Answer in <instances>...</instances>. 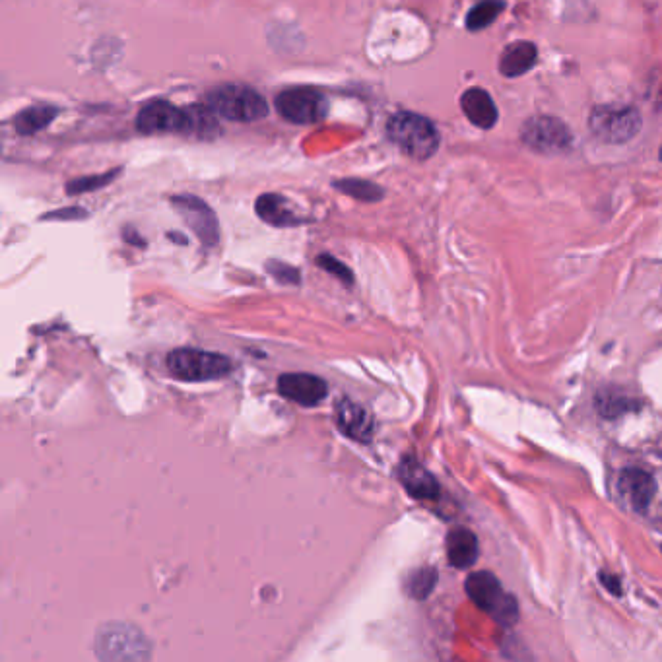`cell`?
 Returning <instances> with one entry per match:
<instances>
[{"instance_id": "6da1fadb", "label": "cell", "mask_w": 662, "mask_h": 662, "mask_svg": "<svg viewBox=\"0 0 662 662\" xmlns=\"http://www.w3.org/2000/svg\"><path fill=\"white\" fill-rule=\"evenodd\" d=\"M387 134L398 148L412 160L426 162L439 150V133L430 119L412 113L400 111L387 123Z\"/></svg>"}, {"instance_id": "7a4b0ae2", "label": "cell", "mask_w": 662, "mask_h": 662, "mask_svg": "<svg viewBox=\"0 0 662 662\" xmlns=\"http://www.w3.org/2000/svg\"><path fill=\"white\" fill-rule=\"evenodd\" d=\"M466 595L470 600L490 614L499 626L511 628L519 622V604L515 596L503 591L499 579L490 571H476L466 579Z\"/></svg>"}, {"instance_id": "3957f363", "label": "cell", "mask_w": 662, "mask_h": 662, "mask_svg": "<svg viewBox=\"0 0 662 662\" xmlns=\"http://www.w3.org/2000/svg\"><path fill=\"white\" fill-rule=\"evenodd\" d=\"M210 107L224 119L235 123H253L266 117L265 98L243 84H222L208 94Z\"/></svg>"}, {"instance_id": "277c9868", "label": "cell", "mask_w": 662, "mask_h": 662, "mask_svg": "<svg viewBox=\"0 0 662 662\" xmlns=\"http://www.w3.org/2000/svg\"><path fill=\"white\" fill-rule=\"evenodd\" d=\"M167 367L179 381L200 383L226 377L232 371V362L222 354L199 348H177L167 356Z\"/></svg>"}, {"instance_id": "5b68a950", "label": "cell", "mask_w": 662, "mask_h": 662, "mask_svg": "<svg viewBox=\"0 0 662 662\" xmlns=\"http://www.w3.org/2000/svg\"><path fill=\"white\" fill-rule=\"evenodd\" d=\"M641 115L629 105H598L589 117V129L604 144H626L641 131Z\"/></svg>"}, {"instance_id": "8992f818", "label": "cell", "mask_w": 662, "mask_h": 662, "mask_svg": "<svg viewBox=\"0 0 662 662\" xmlns=\"http://www.w3.org/2000/svg\"><path fill=\"white\" fill-rule=\"evenodd\" d=\"M523 144L532 152L544 156H558L571 150L573 134L571 129L558 117L550 115H536L523 125L521 131Z\"/></svg>"}, {"instance_id": "52a82bcc", "label": "cell", "mask_w": 662, "mask_h": 662, "mask_svg": "<svg viewBox=\"0 0 662 662\" xmlns=\"http://www.w3.org/2000/svg\"><path fill=\"white\" fill-rule=\"evenodd\" d=\"M278 113L296 125H315L327 117L329 101L315 88H290L276 98Z\"/></svg>"}, {"instance_id": "ba28073f", "label": "cell", "mask_w": 662, "mask_h": 662, "mask_svg": "<svg viewBox=\"0 0 662 662\" xmlns=\"http://www.w3.org/2000/svg\"><path fill=\"white\" fill-rule=\"evenodd\" d=\"M171 206L179 212L191 232L199 237L204 247H214L220 239L218 218L214 210L195 195H175L171 197Z\"/></svg>"}, {"instance_id": "9c48e42d", "label": "cell", "mask_w": 662, "mask_h": 662, "mask_svg": "<svg viewBox=\"0 0 662 662\" xmlns=\"http://www.w3.org/2000/svg\"><path fill=\"white\" fill-rule=\"evenodd\" d=\"M101 659H148L150 647L140 631L129 626H109L98 637Z\"/></svg>"}, {"instance_id": "30bf717a", "label": "cell", "mask_w": 662, "mask_h": 662, "mask_svg": "<svg viewBox=\"0 0 662 662\" xmlns=\"http://www.w3.org/2000/svg\"><path fill=\"white\" fill-rule=\"evenodd\" d=\"M136 129L144 134L185 133V109L158 100L146 103L138 117Z\"/></svg>"}, {"instance_id": "8fae6325", "label": "cell", "mask_w": 662, "mask_h": 662, "mask_svg": "<svg viewBox=\"0 0 662 662\" xmlns=\"http://www.w3.org/2000/svg\"><path fill=\"white\" fill-rule=\"evenodd\" d=\"M334 420L340 433L346 437L360 441V443H369L375 435V420L373 416L365 410L362 404L350 400V398H340L334 406Z\"/></svg>"}, {"instance_id": "7c38bea8", "label": "cell", "mask_w": 662, "mask_h": 662, "mask_svg": "<svg viewBox=\"0 0 662 662\" xmlns=\"http://www.w3.org/2000/svg\"><path fill=\"white\" fill-rule=\"evenodd\" d=\"M278 391L282 397L294 400L301 406H315L329 395L327 383L309 373H284L278 377Z\"/></svg>"}, {"instance_id": "4fadbf2b", "label": "cell", "mask_w": 662, "mask_h": 662, "mask_svg": "<svg viewBox=\"0 0 662 662\" xmlns=\"http://www.w3.org/2000/svg\"><path fill=\"white\" fill-rule=\"evenodd\" d=\"M618 492L635 511H645L657 494L655 478L643 468H626L618 478Z\"/></svg>"}, {"instance_id": "5bb4252c", "label": "cell", "mask_w": 662, "mask_h": 662, "mask_svg": "<svg viewBox=\"0 0 662 662\" xmlns=\"http://www.w3.org/2000/svg\"><path fill=\"white\" fill-rule=\"evenodd\" d=\"M464 117L478 129L490 131L496 127L499 113L494 98L484 88H468L461 96Z\"/></svg>"}, {"instance_id": "9a60e30c", "label": "cell", "mask_w": 662, "mask_h": 662, "mask_svg": "<svg viewBox=\"0 0 662 662\" xmlns=\"http://www.w3.org/2000/svg\"><path fill=\"white\" fill-rule=\"evenodd\" d=\"M398 478L406 492L416 499H435L439 496V484L424 464L406 457L398 466Z\"/></svg>"}, {"instance_id": "2e32d148", "label": "cell", "mask_w": 662, "mask_h": 662, "mask_svg": "<svg viewBox=\"0 0 662 662\" xmlns=\"http://www.w3.org/2000/svg\"><path fill=\"white\" fill-rule=\"evenodd\" d=\"M255 210L259 218L274 228H292L307 222L294 210L292 202L276 193H266L257 199Z\"/></svg>"}, {"instance_id": "e0dca14e", "label": "cell", "mask_w": 662, "mask_h": 662, "mask_svg": "<svg viewBox=\"0 0 662 662\" xmlns=\"http://www.w3.org/2000/svg\"><path fill=\"white\" fill-rule=\"evenodd\" d=\"M538 61V49L532 41H513L499 57V72L505 78H519L530 72Z\"/></svg>"}, {"instance_id": "ac0fdd59", "label": "cell", "mask_w": 662, "mask_h": 662, "mask_svg": "<svg viewBox=\"0 0 662 662\" xmlns=\"http://www.w3.org/2000/svg\"><path fill=\"white\" fill-rule=\"evenodd\" d=\"M480 546L478 538L472 530L457 527L447 534V558L457 569H470L478 562Z\"/></svg>"}, {"instance_id": "d6986e66", "label": "cell", "mask_w": 662, "mask_h": 662, "mask_svg": "<svg viewBox=\"0 0 662 662\" xmlns=\"http://www.w3.org/2000/svg\"><path fill=\"white\" fill-rule=\"evenodd\" d=\"M59 115V109L53 105H35L28 107L22 113L14 117V129L16 133L30 136L47 129Z\"/></svg>"}, {"instance_id": "ffe728a7", "label": "cell", "mask_w": 662, "mask_h": 662, "mask_svg": "<svg viewBox=\"0 0 662 662\" xmlns=\"http://www.w3.org/2000/svg\"><path fill=\"white\" fill-rule=\"evenodd\" d=\"M216 111L202 107V105H191L185 109V133L197 138H214L220 133Z\"/></svg>"}, {"instance_id": "44dd1931", "label": "cell", "mask_w": 662, "mask_h": 662, "mask_svg": "<svg viewBox=\"0 0 662 662\" xmlns=\"http://www.w3.org/2000/svg\"><path fill=\"white\" fill-rule=\"evenodd\" d=\"M503 10H505L503 0H480L466 14L468 32H482V30L490 28Z\"/></svg>"}, {"instance_id": "7402d4cb", "label": "cell", "mask_w": 662, "mask_h": 662, "mask_svg": "<svg viewBox=\"0 0 662 662\" xmlns=\"http://www.w3.org/2000/svg\"><path fill=\"white\" fill-rule=\"evenodd\" d=\"M334 189L352 197V199L362 200V202H377L385 197V191L365 179H342L334 181Z\"/></svg>"}, {"instance_id": "603a6c76", "label": "cell", "mask_w": 662, "mask_h": 662, "mask_svg": "<svg viewBox=\"0 0 662 662\" xmlns=\"http://www.w3.org/2000/svg\"><path fill=\"white\" fill-rule=\"evenodd\" d=\"M435 585H437V571L433 567H418L408 575L404 589L412 598L426 600L433 593Z\"/></svg>"}, {"instance_id": "cb8c5ba5", "label": "cell", "mask_w": 662, "mask_h": 662, "mask_svg": "<svg viewBox=\"0 0 662 662\" xmlns=\"http://www.w3.org/2000/svg\"><path fill=\"white\" fill-rule=\"evenodd\" d=\"M119 173H121V169H113V171H105L98 175H86V177L72 179L67 183V193L68 195H84V193L100 191L105 185L113 183L119 177Z\"/></svg>"}, {"instance_id": "d4e9b609", "label": "cell", "mask_w": 662, "mask_h": 662, "mask_svg": "<svg viewBox=\"0 0 662 662\" xmlns=\"http://www.w3.org/2000/svg\"><path fill=\"white\" fill-rule=\"evenodd\" d=\"M631 408V398L610 389L596 397V410L602 418H618Z\"/></svg>"}, {"instance_id": "484cf974", "label": "cell", "mask_w": 662, "mask_h": 662, "mask_svg": "<svg viewBox=\"0 0 662 662\" xmlns=\"http://www.w3.org/2000/svg\"><path fill=\"white\" fill-rule=\"evenodd\" d=\"M317 265L321 266L323 270L331 272L336 278H340L342 282L346 284H352L354 282V276H352V270L346 265H342L338 259H334L332 255H319L317 257Z\"/></svg>"}, {"instance_id": "4316f807", "label": "cell", "mask_w": 662, "mask_h": 662, "mask_svg": "<svg viewBox=\"0 0 662 662\" xmlns=\"http://www.w3.org/2000/svg\"><path fill=\"white\" fill-rule=\"evenodd\" d=\"M266 270L282 284H299V270L294 266L280 263V261H268Z\"/></svg>"}, {"instance_id": "83f0119b", "label": "cell", "mask_w": 662, "mask_h": 662, "mask_svg": "<svg viewBox=\"0 0 662 662\" xmlns=\"http://www.w3.org/2000/svg\"><path fill=\"white\" fill-rule=\"evenodd\" d=\"M88 212L84 208H65V210H55L47 216H43V220H78V218H86Z\"/></svg>"}, {"instance_id": "f1b7e54d", "label": "cell", "mask_w": 662, "mask_h": 662, "mask_svg": "<svg viewBox=\"0 0 662 662\" xmlns=\"http://www.w3.org/2000/svg\"><path fill=\"white\" fill-rule=\"evenodd\" d=\"M600 583L612 593V595L622 596V583L616 575L610 573H600Z\"/></svg>"}, {"instance_id": "f546056e", "label": "cell", "mask_w": 662, "mask_h": 662, "mask_svg": "<svg viewBox=\"0 0 662 662\" xmlns=\"http://www.w3.org/2000/svg\"><path fill=\"white\" fill-rule=\"evenodd\" d=\"M138 233H134L133 230H125V233H123V237L129 241V243H133V245H144V241L140 239V237H136Z\"/></svg>"}, {"instance_id": "4dcf8cb0", "label": "cell", "mask_w": 662, "mask_h": 662, "mask_svg": "<svg viewBox=\"0 0 662 662\" xmlns=\"http://www.w3.org/2000/svg\"><path fill=\"white\" fill-rule=\"evenodd\" d=\"M169 239H175V241H179L181 245L187 243V239H185V237H179V233H169Z\"/></svg>"}, {"instance_id": "1f68e13d", "label": "cell", "mask_w": 662, "mask_h": 662, "mask_svg": "<svg viewBox=\"0 0 662 662\" xmlns=\"http://www.w3.org/2000/svg\"><path fill=\"white\" fill-rule=\"evenodd\" d=\"M659 158H661L662 160V148H661V152H659Z\"/></svg>"}]
</instances>
